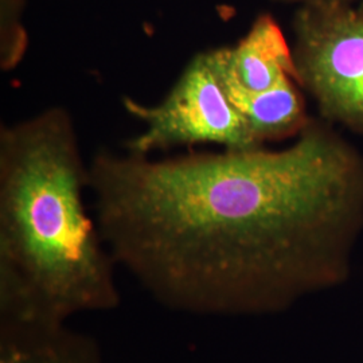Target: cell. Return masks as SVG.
<instances>
[{
    "label": "cell",
    "mask_w": 363,
    "mask_h": 363,
    "mask_svg": "<svg viewBox=\"0 0 363 363\" xmlns=\"http://www.w3.org/2000/svg\"><path fill=\"white\" fill-rule=\"evenodd\" d=\"M292 33L296 81L320 118L363 136V9L300 6Z\"/></svg>",
    "instance_id": "obj_4"
},
{
    "label": "cell",
    "mask_w": 363,
    "mask_h": 363,
    "mask_svg": "<svg viewBox=\"0 0 363 363\" xmlns=\"http://www.w3.org/2000/svg\"><path fill=\"white\" fill-rule=\"evenodd\" d=\"M89 191L117 265L195 315L277 313L340 286L363 230V154L313 117L281 150H101Z\"/></svg>",
    "instance_id": "obj_1"
},
{
    "label": "cell",
    "mask_w": 363,
    "mask_h": 363,
    "mask_svg": "<svg viewBox=\"0 0 363 363\" xmlns=\"http://www.w3.org/2000/svg\"><path fill=\"white\" fill-rule=\"evenodd\" d=\"M286 4L300 6H315V7H351L357 6L361 0H274Z\"/></svg>",
    "instance_id": "obj_9"
},
{
    "label": "cell",
    "mask_w": 363,
    "mask_h": 363,
    "mask_svg": "<svg viewBox=\"0 0 363 363\" xmlns=\"http://www.w3.org/2000/svg\"><path fill=\"white\" fill-rule=\"evenodd\" d=\"M86 191L89 163L65 108L1 125L0 315L67 322L120 306L116 261Z\"/></svg>",
    "instance_id": "obj_2"
},
{
    "label": "cell",
    "mask_w": 363,
    "mask_h": 363,
    "mask_svg": "<svg viewBox=\"0 0 363 363\" xmlns=\"http://www.w3.org/2000/svg\"><path fill=\"white\" fill-rule=\"evenodd\" d=\"M25 7L26 0H0V69L6 73L21 65L28 49Z\"/></svg>",
    "instance_id": "obj_8"
},
{
    "label": "cell",
    "mask_w": 363,
    "mask_h": 363,
    "mask_svg": "<svg viewBox=\"0 0 363 363\" xmlns=\"http://www.w3.org/2000/svg\"><path fill=\"white\" fill-rule=\"evenodd\" d=\"M358 6H359V7H361V9H363V0H361V1H359V3H358Z\"/></svg>",
    "instance_id": "obj_10"
},
{
    "label": "cell",
    "mask_w": 363,
    "mask_h": 363,
    "mask_svg": "<svg viewBox=\"0 0 363 363\" xmlns=\"http://www.w3.org/2000/svg\"><path fill=\"white\" fill-rule=\"evenodd\" d=\"M226 91L250 135L261 145L296 138L311 120L303 88L295 78H284L271 89L256 93L228 86Z\"/></svg>",
    "instance_id": "obj_7"
},
{
    "label": "cell",
    "mask_w": 363,
    "mask_h": 363,
    "mask_svg": "<svg viewBox=\"0 0 363 363\" xmlns=\"http://www.w3.org/2000/svg\"><path fill=\"white\" fill-rule=\"evenodd\" d=\"M123 106L144 124V130L125 145L132 154L151 156L196 144H216L222 150L261 147L229 99L214 50L193 57L157 104H142L125 96Z\"/></svg>",
    "instance_id": "obj_3"
},
{
    "label": "cell",
    "mask_w": 363,
    "mask_h": 363,
    "mask_svg": "<svg viewBox=\"0 0 363 363\" xmlns=\"http://www.w3.org/2000/svg\"><path fill=\"white\" fill-rule=\"evenodd\" d=\"M0 363H104L99 342L67 322L0 315Z\"/></svg>",
    "instance_id": "obj_6"
},
{
    "label": "cell",
    "mask_w": 363,
    "mask_h": 363,
    "mask_svg": "<svg viewBox=\"0 0 363 363\" xmlns=\"http://www.w3.org/2000/svg\"><path fill=\"white\" fill-rule=\"evenodd\" d=\"M213 50L228 88L256 93L271 89L284 78L296 79L292 45L269 13H259L233 46Z\"/></svg>",
    "instance_id": "obj_5"
}]
</instances>
